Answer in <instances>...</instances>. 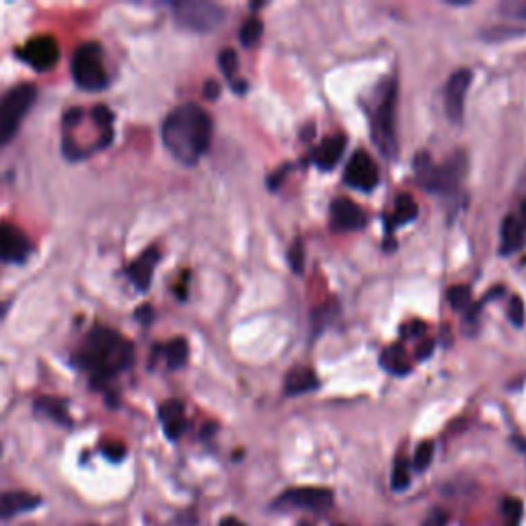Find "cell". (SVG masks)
Returning a JSON list of instances; mask_svg holds the SVG:
<instances>
[{
  "instance_id": "cell-28",
  "label": "cell",
  "mask_w": 526,
  "mask_h": 526,
  "mask_svg": "<svg viewBox=\"0 0 526 526\" xmlns=\"http://www.w3.org/2000/svg\"><path fill=\"white\" fill-rule=\"evenodd\" d=\"M218 66H220V70H222V74H224L226 78H233V74H235V72H237V68H239L237 52H235V50H230V48L222 50V52L218 54Z\"/></svg>"
},
{
  "instance_id": "cell-36",
  "label": "cell",
  "mask_w": 526,
  "mask_h": 526,
  "mask_svg": "<svg viewBox=\"0 0 526 526\" xmlns=\"http://www.w3.org/2000/svg\"><path fill=\"white\" fill-rule=\"evenodd\" d=\"M286 171H288V169L284 167V169H280L273 177H269V188H271V190H275V188L282 183V177H284V173H286Z\"/></svg>"
},
{
  "instance_id": "cell-11",
  "label": "cell",
  "mask_w": 526,
  "mask_h": 526,
  "mask_svg": "<svg viewBox=\"0 0 526 526\" xmlns=\"http://www.w3.org/2000/svg\"><path fill=\"white\" fill-rule=\"evenodd\" d=\"M275 504L302 510H327L333 506V491L325 487H294L284 491Z\"/></svg>"
},
{
  "instance_id": "cell-40",
  "label": "cell",
  "mask_w": 526,
  "mask_h": 526,
  "mask_svg": "<svg viewBox=\"0 0 526 526\" xmlns=\"http://www.w3.org/2000/svg\"><path fill=\"white\" fill-rule=\"evenodd\" d=\"M2 315H4V313H2V307H0V317H2Z\"/></svg>"
},
{
  "instance_id": "cell-4",
  "label": "cell",
  "mask_w": 526,
  "mask_h": 526,
  "mask_svg": "<svg viewBox=\"0 0 526 526\" xmlns=\"http://www.w3.org/2000/svg\"><path fill=\"white\" fill-rule=\"evenodd\" d=\"M35 97L37 89L31 82L17 84L0 97V146L17 136L25 116L35 103Z\"/></svg>"
},
{
  "instance_id": "cell-20",
  "label": "cell",
  "mask_w": 526,
  "mask_h": 526,
  "mask_svg": "<svg viewBox=\"0 0 526 526\" xmlns=\"http://www.w3.org/2000/svg\"><path fill=\"white\" fill-rule=\"evenodd\" d=\"M35 409L44 415H48L50 419H54L60 426H72V419L68 415V407L62 399L56 397H39L35 401Z\"/></svg>"
},
{
  "instance_id": "cell-39",
  "label": "cell",
  "mask_w": 526,
  "mask_h": 526,
  "mask_svg": "<svg viewBox=\"0 0 526 526\" xmlns=\"http://www.w3.org/2000/svg\"><path fill=\"white\" fill-rule=\"evenodd\" d=\"M516 216L520 218V222L526 226V199L520 203V208H518V212H516Z\"/></svg>"
},
{
  "instance_id": "cell-31",
  "label": "cell",
  "mask_w": 526,
  "mask_h": 526,
  "mask_svg": "<svg viewBox=\"0 0 526 526\" xmlns=\"http://www.w3.org/2000/svg\"><path fill=\"white\" fill-rule=\"evenodd\" d=\"M508 317L512 321L514 327H523L525 325V302L520 296H512L508 302Z\"/></svg>"
},
{
  "instance_id": "cell-34",
  "label": "cell",
  "mask_w": 526,
  "mask_h": 526,
  "mask_svg": "<svg viewBox=\"0 0 526 526\" xmlns=\"http://www.w3.org/2000/svg\"><path fill=\"white\" fill-rule=\"evenodd\" d=\"M203 95H206V99L216 101L218 95H220V84H218L216 80H208V82L203 84Z\"/></svg>"
},
{
  "instance_id": "cell-41",
  "label": "cell",
  "mask_w": 526,
  "mask_h": 526,
  "mask_svg": "<svg viewBox=\"0 0 526 526\" xmlns=\"http://www.w3.org/2000/svg\"><path fill=\"white\" fill-rule=\"evenodd\" d=\"M300 526H311V525H300Z\"/></svg>"
},
{
  "instance_id": "cell-33",
  "label": "cell",
  "mask_w": 526,
  "mask_h": 526,
  "mask_svg": "<svg viewBox=\"0 0 526 526\" xmlns=\"http://www.w3.org/2000/svg\"><path fill=\"white\" fill-rule=\"evenodd\" d=\"M103 455L107 457L109 460H122L126 457V448L122 446V444H105L103 446Z\"/></svg>"
},
{
  "instance_id": "cell-5",
  "label": "cell",
  "mask_w": 526,
  "mask_h": 526,
  "mask_svg": "<svg viewBox=\"0 0 526 526\" xmlns=\"http://www.w3.org/2000/svg\"><path fill=\"white\" fill-rule=\"evenodd\" d=\"M72 78L74 82L89 93H97L107 89L109 84V74L103 64V50L95 42H87L76 48L72 56Z\"/></svg>"
},
{
  "instance_id": "cell-18",
  "label": "cell",
  "mask_w": 526,
  "mask_h": 526,
  "mask_svg": "<svg viewBox=\"0 0 526 526\" xmlns=\"http://www.w3.org/2000/svg\"><path fill=\"white\" fill-rule=\"evenodd\" d=\"M345 144H347V138L343 134H335V136H329L321 142V146L315 150L313 158H315V165L323 171H329L337 165V161L341 158L343 150H345Z\"/></svg>"
},
{
  "instance_id": "cell-30",
  "label": "cell",
  "mask_w": 526,
  "mask_h": 526,
  "mask_svg": "<svg viewBox=\"0 0 526 526\" xmlns=\"http://www.w3.org/2000/svg\"><path fill=\"white\" fill-rule=\"evenodd\" d=\"M288 263L294 269V273H302L305 271V245H302V241H294V245L290 247Z\"/></svg>"
},
{
  "instance_id": "cell-13",
  "label": "cell",
  "mask_w": 526,
  "mask_h": 526,
  "mask_svg": "<svg viewBox=\"0 0 526 526\" xmlns=\"http://www.w3.org/2000/svg\"><path fill=\"white\" fill-rule=\"evenodd\" d=\"M364 224L366 216L356 201L347 197H337L331 203V226L335 230H360Z\"/></svg>"
},
{
  "instance_id": "cell-7",
  "label": "cell",
  "mask_w": 526,
  "mask_h": 526,
  "mask_svg": "<svg viewBox=\"0 0 526 526\" xmlns=\"http://www.w3.org/2000/svg\"><path fill=\"white\" fill-rule=\"evenodd\" d=\"M394 107H397V87L389 84L387 93L383 95L379 107L370 116L372 124V140L383 156L393 158L397 152V136H394Z\"/></svg>"
},
{
  "instance_id": "cell-2",
  "label": "cell",
  "mask_w": 526,
  "mask_h": 526,
  "mask_svg": "<svg viewBox=\"0 0 526 526\" xmlns=\"http://www.w3.org/2000/svg\"><path fill=\"white\" fill-rule=\"evenodd\" d=\"M161 136L165 148L177 163L194 167L210 148L212 118L196 103L179 105L163 122Z\"/></svg>"
},
{
  "instance_id": "cell-3",
  "label": "cell",
  "mask_w": 526,
  "mask_h": 526,
  "mask_svg": "<svg viewBox=\"0 0 526 526\" xmlns=\"http://www.w3.org/2000/svg\"><path fill=\"white\" fill-rule=\"evenodd\" d=\"M415 177L417 183L432 194H453L459 188L460 179L466 171V156L464 152H455L451 158H446L442 165H434L428 152H421L415 156Z\"/></svg>"
},
{
  "instance_id": "cell-17",
  "label": "cell",
  "mask_w": 526,
  "mask_h": 526,
  "mask_svg": "<svg viewBox=\"0 0 526 526\" xmlns=\"http://www.w3.org/2000/svg\"><path fill=\"white\" fill-rule=\"evenodd\" d=\"M526 239V226L516 214H508L502 222V255H512L523 249Z\"/></svg>"
},
{
  "instance_id": "cell-12",
  "label": "cell",
  "mask_w": 526,
  "mask_h": 526,
  "mask_svg": "<svg viewBox=\"0 0 526 526\" xmlns=\"http://www.w3.org/2000/svg\"><path fill=\"white\" fill-rule=\"evenodd\" d=\"M471 78H473L471 70L459 68L446 80V87H444V107H446V116L453 122H460V118H462L464 95H466L469 84H471Z\"/></svg>"
},
{
  "instance_id": "cell-26",
  "label": "cell",
  "mask_w": 526,
  "mask_h": 526,
  "mask_svg": "<svg viewBox=\"0 0 526 526\" xmlns=\"http://www.w3.org/2000/svg\"><path fill=\"white\" fill-rule=\"evenodd\" d=\"M448 302L455 311H466L471 307V288L469 286H455L448 290Z\"/></svg>"
},
{
  "instance_id": "cell-37",
  "label": "cell",
  "mask_w": 526,
  "mask_h": 526,
  "mask_svg": "<svg viewBox=\"0 0 526 526\" xmlns=\"http://www.w3.org/2000/svg\"><path fill=\"white\" fill-rule=\"evenodd\" d=\"M432 352H434V343H432V341H428L421 350H417V358H419V360H426Z\"/></svg>"
},
{
  "instance_id": "cell-29",
  "label": "cell",
  "mask_w": 526,
  "mask_h": 526,
  "mask_svg": "<svg viewBox=\"0 0 526 526\" xmlns=\"http://www.w3.org/2000/svg\"><path fill=\"white\" fill-rule=\"evenodd\" d=\"M502 512L508 518V525L506 526H520V514H523V502L520 500H514V498L504 500Z\"/></svg>"
},
{
  "instance_id": "cell-32",
  "label": "cell",
  "mask_w": 526,
  "mask_h": 526,
  "mask_svg": "<svg viewBox=\"0 0 526 526\" xmlns=\"http://www.w3.org/2000/svg\"><path fill=\"white\" fill-rule=\"evenodd\" d=\"M448 525V512L446 510H432L428 518L424 520V526H446Z\"/></svg>"
},
{
  "instance_id": "cell-42",
  "label": "cell",
  "mask_w": 526,
  "mask_h": 526,
  "mask_svg": "<svg viewBox=\"0 0 526 526\" xmlns=\"http://www.w3.org/2000/svg\"><path fill=\"white\" fill-rule=\"evenodd\" d=\"M337 526H343V525H337Z\"/></svg>"
},
{
  "instance_id": "cell-27",
  "label": "cell",
  "mask_w": 526,
  "mask_h": 526,
  "mask_svg": "<svg viewBox=\"0 0 526 526\" xmlns=\"http://www.w3.org/2000/svg\"><path fill=\"white\" fill-rule=\"evenodd\" d=\"M432 459H434V444L432 442H421L415 451V457H413V469L415 471H426L430 466Z\"/></svg>"
},
{
  "instance_id": "cell-21",
  "label": "cell",
  "mask_w": 526,
  "mask_h": 526,
  "mask_svg": "<svg viewBox=\"0 0 526 526\" xmlns=\"http://www.w3.org/2000/svg\"><path fill=\"white\" fill-rule=\"evenodd\" d=\"M381 366L391 372V374H397V377H403V374H409L411 372V366L407 362V356H405V350L401 345H391L387 347L383 354H381Z\"/></svg>"
},
{
  "instance_id": "cell-24",
  "label": "cell",
  "mask_w": 526,
  "mask_h": 526,
  "mask_svg": "<svg viewBox=\"0 0 526 526\" xmlns=\"http://www.w3.org/2000/svg\"><path fill=\"white\" fill-rule=\"evenodd\" d=\"M262 19H260V17H249V19L241 25V29H239V39H241V44H243L245 48H251V46H255V44L262 39Z\"/></svg>"
},
{
  "instance_id": "cell-6",
  "label": "cell",
  "mask_w": 526,
  "mask_h": 526,
  "mask_svg": "<svg viewBox=\"0 0 526 526\" xmlns=\"http://www.w3.org/2000/svg\"><path fill=\"white\" fill-rule=\"evenodd\" d=\"M226 10L216 2L206 0H181L173 4V17L179 27L196 31V33H208L222 25Z\"/></svg>"
},
{
  "instance_id": "cell-35",
  "label": "cell",
  "mask_w": 526,
  "mask_h": 526,
  "mask_svg": "<svg viewBox=\"0 0 526 526\" xmlns=\"http://www.w3.org/2000/svg\"><path fill=\"white\" fill-rule=\"evenodd\" d=\"M152 317H154V315H152V309H150V307H140L138 313H136V319H138L142 325H148V323L152 321Z\"/></svg>"
},
{
  "instance_id": "cell-8",
  "label": "cell",
  "mask_w": 526,
  "mask_h": 526,
  "mask_svg": "<svg viewBox=\"0 0 526 526\" xmlns=\"http://www.w3.org/2000/svg\"><path fill=\"white\" fill-rule=\"evenodd\" d=\"M15 56L37 72H48L60 60V46L52 35H37L17 48Z\"/></svg>"
},
{
  "instance_id": "cell-15",
  "label": "cell",
  "mask_w": 526,
  "mask_h": 526,
  "mask_svg": "<svg viewBox=\"0 0 526 526\" xmlns=\"http://www.w3.org/2000/svg\"><path fill=\"white\" fill-rule=\"evenodd\" d=\"M158 417L165 430V436L169 440H177L183 432H185V411H183V403L177 399H169L161 405L158 409Z\"/></svg>"
},
{
  "instance_id": "cell-22",
  "label": "cell",
  "mask_w": 526,
  "mask_h": 526,
  "mask_svg": "<svg viewBox=\"0 0 526 526\" xmlns=\"http://www.w3.org/2000/svg\"><path fill=\"white\" fill-rule=\"evenodd\" d=\"M188 356H190V345L183 337H177L163 347V358L167 362V368H171V370L183 368L188 362Z\"/></svg>"
},
{
  "instance_id": "cell-10",
  "label": "cell",
  "mask_w": 526,
  "mask_h": 526,
  "mask_svg": "<svg viewBox=\"0 0 526 526\" xmlns=\"http://www.w3.org/2000/svg\"><path fill=\"white\" fill-rule=\"evenodd\" d=\"M343 181L358 192H372L379 185V167L364 150H358L345 165Z\"/></svg>"
},
{
  "instance_id": "cell-38",
  "label": "cell",
  "mask_w": 526,
  "mask_h": 526,
  "mask_svg": "<svg viewBox=\"0 0 526 526\" xmlns=\"http://www.w3.org/2000/svg\"><path fill=\"white\" fill-rule=\"evenodd\" d=\"M220 526H247L245 523H241L239 518H235V516H226V518H222V523Z\"/></svg>"
},
{
  "instance_id": "cell-1",
  "label": "cell",
  "mask_w": 526,
  "mask_h": 526,
  "mask_svg": "<svg viewBox=\"0 0 526 526\" xmlns=\"http://www.w3.org/2000/svg\"><path fill=\"white\" fill-rule=\"evenodd\" d=\"M72 364L89 372L93 383L103 389L105 381H111L134 364V343L116 329H91L72 356Z\"/></svg>"
},
{
  "instance_id": "cell-23",
  "label": "cell",
  "mask_w": 526,
  "mask_h": 526,
  "mask_svg": "<svg viewBox=\"0 0 526 526\" xmlns=\"http://www.w3.org/2000/svg\"><path fill=\"white\" fill-rule=\"evenodd\" d=\"M415 218H417V203H415V199L411 196H407V194L397 196L393 220L389 222V233L393 230V224H409Z\"/></svg>"
},
{
  "instance_id": "cell-14",
  "label": "cell",
  "mask_w": 526,
  "mask_h": 526,
  "mask_svg": "<svg viewBox=\"0 0 526 526\" xmlns=\"http://www.w3.org/2000/svg\"><path fill=\"white\" fill-rule=\"evenodd\" d=\"M161 262V251L156 247H148L140 257H136L134 262L128 265L126 273L130 278V282L134 284L136 290L140 292H146L152 284V275H154V269Z\"/></svg>"
},
{
  "instance_id": "cell-19",
  "label": "cell",
  "mask_w": 526,
  "mask_h": 526,
  "mask_svg": "<svg viewBox=\"0 0 526 526\" xmlns=\"http://www.w3.org/2000/svg\"><path fill=\"white\" fill-rule=\"evenodd\" d=\"M284 389H286V394H290V397L307 394L319 389V379H317V374L311 368L300 366V368H294V370L288 372Z\"/></svg>"
},
{
  "instance_id": "cell-9",
  "label": "cell",
  "mask_w": 526,
  "mask_h": 526,
  "mask_svg": "<svg viewBox=\"0 0 526 526\" xmlns=\"http://www.w3.org/2000/svg\"><path fill=\"white\" fill-rule=\"evenodd\" d=\"M31 253V239L19 226L0 222V263H25Z\"/></svg>"
},
{
  "instance_id": "cell-16",
  "label": "cell",
  "mask_w": 526,
  "mask_h": 526,
  "mask_svg": "<svg viewBox=\"0 0 526 526\" xmlns=\"http://www.w3.org/2000/svg\"><path fill=\"white\" fill-rule=\"evenodd\" d=\"M42 498L29 491H6L0 496V518H10L29 510H35Z\"/></svg>"
},
{
  "instance_id": "cell-25",
  "label": "cell",
  "mask_w": 526,
  "mask_h": 526,
  "mask_svg": "<svg viewBox=\"0 0 526 526\" xmlns=\"http://www.w3.org/2000/svg\"><path fill=\"white\" fill-rule=\"evenodd\" d=\"M411 481V469H409V460L405 457H399L394 460L393 473H391V487L394 491H403L409 487Z\"/></svg>"
}]
</instances>
